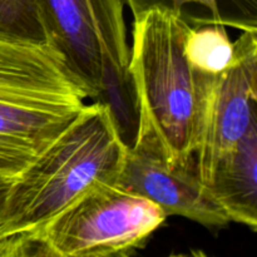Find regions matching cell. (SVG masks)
<instances>
[{"label":"cell","instance_id":"6da1fadb","mask_svg":"<svg viewBox=\"0 0 257 257\" xmlns=\"http://www.w3.org/2000/svg\"><path fill=\"white\" fill-rule=\"evenodd\" d=\"M133 15L130 72L141 107L138 137L152 138L171 165L192 167L213 77L186 58L191 25L180 8L155 3Z\"/></svg>","mask_w":257,"mask_h":257},{"label":"cell","instance_id":"7a4b0ae2","mask_svg":"<svg viewBox=\"0 0 257 257\" xmlns=\"http://www.w3.org/2000/svg\"><path fill=\"white\" fill-rule=\"evenodd\" d=\"M85 99L53 45L0 33V176L20 175L79 117Z\"/></svg>","mask_w":257,"mask_h":257},{"label":"cell","instance_id":"3957f363","mask_svg":"<svg viewBox=\"0 0 257 257\" xmlns=\"http://www.w3.org/2000/svg\"><path fill=\"white\" fill-rule=\"evenodd\" d=\"M125 153L104 105H85L79 117L15 177L0 240L38 230L95 183L117 182Z\"/></svg>","mask_w":257,"mask_h":257},{"label":"cell","instance_id":"277c9868","mask_svg":"<svg viewBox=\"0 0 257 257\" xmlns=\"http://www.w3.org/2000/svg\"><path fill=\"white\" fill-rule=\"evenodd\" d=\"M166 218L148 198L100 182L38 231L62 257H105L142 247Z\"/></svg>","mask_w":257,"mask_h":257},{"label":"cell","instance_id":"5b68a950","mask_svg":"<svg viewBox=\"0 0 257 257\" xmlns=\"http://www.w3.org/2000/svg\"><path fill=\"white\" fill-rule=\"evenodd\" d=\"M48 42L94 99L99 92L102 54L130 68L124 5L127 0H37Z\"/></svg>","mask_w":257,"mask_h":257},{"label":"cell","instance_id":"8992f818","mask_svg":"<svg viewBox=\"0 0 257 257\" xmlns=\"http://www.w3.org/2000/svg\"><path fill=\"white\" fill-rule=\"evenodd\" d=\"M257 30L248 29L235 42V60L213 77L201 119L195 167L207 187L215 166L257 119Z\"/></svg>","mask_w":257,"mask_h":257},{"label":"cell","instance_id":"52a82bcc","mask_svg":"<svg viewBox=\"0 0 257 257\" xmlns=\"http://www.w3.org/2000/svg\"><path fill=\"white\" fill-rule=\"evenodd\" d=\"M118 185L143 196L167 216H182L206 227H226L231 222L212 193L201 182L196 167H180L166 161L157 143L140 136L127 150Z\"/></svg>","mask_w":257,"mask_h":257},{"label":"cell","instance_id":"ba28073f","mask_svg":"<svg viewBox=\"0 0 257 257\" xmlns=\"http://www.w3.org/2000/svg\"><path fill=\"white\" fill-rule=\"evenodd\" d=\"M207 188L231 222L257 228V119L215 166Z\"/></svg>","mask_w":257,"mask_h":257},{"label":"cell","instance_id":"9c48e42d","mask_svg":"<svg viewBox=\"0 0 257 257\" xmlns=\"http://www.w3.org/2000/svg\"><path fill=\"white\" fill-rule=\"evenodd\" d=\"M95 102L104 105L115 133L127 150L136 146L140 135L141 107L135 80L128 69L118 67L102 54L100 83Z\"/></svg>","mask_w":257,"mask_h":257},{"label":"cell","instance_id":"30bf717a","mask_svg":"<svg viewBox=\"0 0 257 257\" xmlns=\"http://www.w3.org/2000/svg\"><path fill=\"white\" fill-rule=\"evenodd\" d=\"M185 55L193 69L210 77L222 74L235 60V42H231L220 20L202 27H191L185 42Z\"/></svg>","mask_w":257,"mask_h":257},{"label":"cell","instance_id":"8fae6325","mask_svg":"<svg viewBox=\"0 0 257 257\" xmlns=\"http://www.w3.org/2000/svg\"><path fill=\"white\" fill-rule=\"evenodd\" d=\"M0 33L18 39L49 43L37 0H0Z\"/></svg>","mask_w":257,"mask_h":257},{"label":"cell","instance_id":"7c38bea8","mask_svg":"<svg viewBox=\"0 0 257 257\" xmlns=\"http://www.w3.org/2000/svg\"><path fill=\"white\" fill-rule=\"evenodd\" d=\"M0 257H62L38 230L23 231L0 240Z\"/></svg>","mask_w":257,"mask_h":257},{"label":"cell","instance_id":"4fadbf2b","mask_svg":"<svg viewBox=\"0 0 257 257\" xmlns=\"http://www.w3.org/2000/svg\"><path fill=\"white\" fill-rule=\"evenodd\" d=\"M236 9L242 15V22L250 29H256V18H257V0H230ZM133 13L143 9V8L151 5L150 0H127Z\"/></svg>","mask_w":257,"mask_h":257},{"label":"cell","instance_id":"5bb4252c","mask_svg":"<svg viewBox=\"0 0 257 257\" xmlns=\"http://www.w3.org/2000/svg\"><path fill=\"white\" fill-rule=\"evenodd\" d=\"M14 180L15 177H4V176H0V230H2L3 220H4L8 195H9L10 187H12Z\"/></svg>","mask_w":257,"mask_h":257},{"label":"cell","instance_id":"9a60e30c","mask_svg":"<svg viewBox=\"0 0 257 257\" xmlns=\"http://www.w3.org/2000/svg\"><path fill=\"white\" fill-rule=\"evenodd\" d=\"M181 257H210V256H207L205 252H202V251H192V252L188 253V255H181Z\"/></svg>","mask_w":257,"mask_h":257},{"label":"cell","instance_id":"2e32d148","mask_svg":"<svg viewBox=\"0 0 257 257\" xmlns=\"http://www.w3.org/2000/svg\"><path fill=\"white\" fill-rule=\"evenodd\" d=\"M105 257H131L128 255V252H118V253H113V255L105 256Z\"/></svg>","mask_w":257,"mask_h":257},{"label":"cell","instance_id":"e0dca14e","mask_svg":"<svg viewBox=\"0 0 257 257\" xmlns=\"http://www.w3.org/2000/svg\"><path fill=\"white\" fill-rule=\"evenodd\" d=\"M167 257H181V255H171V256H167Z\"/></svg>","mask_w":257,"mask_h":257}]
</instances>
